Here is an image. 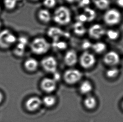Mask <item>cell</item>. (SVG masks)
Here are the masks:
<instances>
[{
    "label": "cell",
    "instance_id": "obj_16",
    "mask_svg": "<svg viewBox=\"0 0 123 122\" xmlns=\"http://www.w3.org/2000/svg\"><path fill=\"white\" fill-rule=\"evenodd\" d=\"M25 67L27 70L30 72L36 71L38 67V61L33 58H29L25 62Z\"/></svg>",
    "mask_w": 123,
    "mask_h": 122
},
{
    "label": "cell",
    "instance_id": "obj_28",
    "mask_svg": "<svg viewBox=\"0 0 123 122\" xmlns=\"http://www.w3.org/2000/svg\"><path fill=\"white\" fill-rule=\"evenodd\" d=\"M44 6L48 8H53L56 4V0H43Z\"/></svg>",
    "mask_w": 123,
    "mask_h": 122
},
{
    "label": "cell",
    "instance_id": "obj_39",
    "mask_svg": "<svg viewBox=\"0 0 123 122\" xmlns=\"http://www.w3.org/2000/svg\"></svg>",
    "mask_w": 123,
    "mask_h": 122
},
{
    "label": "cell",
    "instance_id": "obj_26",
    "mask_svg": "<svg viewBox=\"0 0 123 122\" xmlns=\"http://www.w3.org/2000/svg\"><path fill=\"white\" fill-rule=\"evenodd\" d=\"M52 45L55 49L60 50H65L67 47V43L65 41H62L61 40L56 41H53Z\"/></svg>",
    "mask_w": 123,
    "mask_h": 122
},
{
    "label": "cell",
    "instance_id": "obj_10",
    "mask_svg": "<svg viewBox=\"0 0 123 122\" xmlns=\"http://www.w3.org/2000/svg\"><path fill=\"white\" fill-rule=\"evenodd\" d=\"M103 61L108 65L115 66L119 62L120 56L117 52L111 51L105 54L103 57Z\"/></svg>",
    "mask_w": 123,
    "mask_h": 122
},
{
    "label": "cell",
    "instance_id": "obj_35",
    "mask_svg": "<svg viewBox=\"0 0 123 122\" xmlns=\"http://www.w3.org/2000/svg\"><path fill=\"white\" fill-rule=\"evenodd\" d=\"M2 27V23L1 21L0 20V31H1Z\"/></svg>",
    "mask_w": 123,
    "mask_h": 122
},
{
    "label": "cell",
    "instance_id": "obj_25",
    "mask_svg": "<svg viewBox=\"0 0 123 122\" xmlns=\"http://www.w3.org/2000/svg\"><path fill=\"white\" fill-rule=\"evenodd\" d=\"M105 34L108 38L112 41L116 40L119 37V32L118 31L113 29H109L106 31Z\"/></svg>",
    "mask_w": 123,
    "mask_h": 122
},
{
    "label": "cell",
    "instance_id": "obj_19",
    "mask_svg": "<svg viewBox=\"0 0 123 122\" xmlns=\"http://www.w3.org/2000/svg\"><path fill=\"white\" fill-rule=\"evenodd\" d=\"M84 104L86 108L90 110L94 109L96 106V100L92 96L88 95L84 100Z\"/></svg>",
    "mask_w": 123,
    "mask_h": 122
},
{
    "label": "cell",
    "instance_id": "obj_21",
    "mask_svg": "<svg viewBox=\"0 0 123 122\" xmlns=\"http://www.w3.org/2000/svg\"><path fill=\"white\" fill-rule=\"evenodd\" d=\"M92 48L97 54H101L106 50V45L104 42L99 41L92 44Z\"/></svg>",
    "mask_w": 123,
    "mask_h": 122
},
{
    "label": "cell",
    "instance_id": "obj_22",
    "mask_svg": "<svg viewBox=\"0 0 123 122\" xmlns=\"http://www.w3.org/2000/svg\"><path fill=\"white\" fill-rule=\"evenodd\" d=\"M93 3L97 8L101 10H106L110 5L109 0H93Z\"/></svg>",
    "mask_w": 123,
    "mask_h": 122
},
{
    "label": "cell",
    "instance_id": "obj_24",
    "mask_svg": "<svg viewBox=\"0 0 123 122\" xmlns=\"http://www.w3.org/2000/svg\"><path fill=\"white\" fill-rule=\"evenodd\" d=\"M42 100V103L47 107H51L56 103V99L53 96H46Z\"/></svg>",
    "mask_w": 123,
    "mask_h": 122
},
{
    "label": "cell",
    "instance_id": "obj_11",
    "mask_svg": "<svg viewBox=\"0 0 123 122\" xmlns=\"http://www.w3.org/2000/svg\"><path fill=\"white\" fill-rule=\"evenodd\" d=\"M28 40L25 36H20L17 39L14 52L17 56H22L25 52L26 47L28 44Z\"/></svg>",
    "mask_w": 123,
    "mask_h": 122
},
{
    "label": "cell",
    "instance_id": "obj_2",
    "mask_svg": "<svg viewBox=\"0 0 123 122\" xmlns=\"http://www.w3.org/2000/svg\"><path fill=\"white\" fill-rule=\"evenodd\" d=\"M50 44L47 40L42 37H36L32 40L30 48L32 52L35 55H43L50 50Z\"/></svg>",
    "mask_w": 123,
    "mask_h": 122
},
{
    "label": "cell",
    "instance_id": "obj_3",
    "mask_svg": "<svg viewBox=\"0 0 123 122\" xmlns=\"http://www.w3.org/2000/svg\"><path fill=\"white\" fill-rule=\"evenodd\" d=\"M17 36L8 29L0 31V48L6 49L10 48L17 43Z\"/></svg>",
    "mask_w": 123,
    "mask_h": 122
},
{
    "label": "cell",
    "instance_id": "obj_1",
    "mask_svg": "<svg viewBox=\"0 0 123 122\" xmlns=\"http://www.w3.org/2000/svg\"><path fill=\"white\" fill-rule=\"evenodd\" d=\"M54 22L58 25L65 26L70 23L72 19V13L67 6H62L57 8L53 16Z\"/></svg>",
    "mask_w": 123,
    "mask_h": 122
},
{
    "label": "cell",
    "instance_id": "obj_14",
    "mask_svg": "<svg viewBox=\"0 0 123 122\" xmlns=\"http://www.w3.org/2000/svg\"><path fill=\"white\" fill-rule=\"evenodd\" d=\"M78 59L77 52L73 50H69L67 51L64 57L65 64L68 66H73L75 65L77 62Z\"/></svg>",
    "mask_w": 123,
    "mask_h": 122
},
{
    "label": "cell",
    "instance_id": "obj_15",
    "mask_svg": "<svg viewBox=\"0 0 123 122\" xmlns=\"http://www.w3.org/2000/svg\"><path fill=\"white\" fill-rule=\"evenodd\" d=\"M37 17L42 23H48L51 20L52 16L50 12L46 9H41L37 13Z\"/></svg>",
    "mask_w": 123,
    "mask_h": 122
},
{
    "label": "cell",
    "instance_id": "obj_8",
    "mask_svg": "<svg viewBox=\"0 0 123 122\" xmlns=\"http://www.w3.org/2000/svg\"><path fill=\"white\" fill-rule=\"evenodd\" d=\"M47 35L48 37L52 39L53 41L60 40L63 37L68 38L70 36L69 33L62 30L61 28L55 27H51L48 28L47 31Z\"/></svg>",
    "mask_w": 123,
    "mask_h": 122
},
{
    "label": "cell",
    "instance_id": "obj_30",
    "mask_svg": "<svg viewBox=\"0 0 123 122\" xmlns=\"http://www.w3.org/2000/svg\"><path fill=\"white\" fill-rule=\"evenodd\" d=\"M92 44L88 40H85L82 43V48L84 50H87L90 48H92Z\"/></svg>",
    "mask_w": 123,
    "mask_h": 122
},
{
    "label": "cell",
    "instance_id": "obj_7",
    "mask_svg": "<svg viewBox=\"0 0 123 122\" xmlns=\"http://www.w3.org/2000/svg\"><path fill=\"white\" fill-rule=\"evenodd\" d=\"M80 62L82 67L89 69L95 65L96 63V58L89 51H85L80 56Z\"/></svg>",
    "mask_w": 123,
    "mask_h": 122
},
{
    "label": "cell",
    "instance_id": "obj_36",
    "mask_svg": "<svg viewBox=\"0 0 123 122\" xmlns=\"http://www.w3.org/2000/svg\"><path fill=\"white\" fill-rule=\"evenodd\" d=\"M32 1H38V0H31Z\"/></svg>",
    "mask_w": 123,
    "mask_h": 122
},
{
    "label": "cell",
    "instance_id": "obj_33",
    "mask_svg": "<svg viewBox=\"0 0 123 122\" xmlns=\"http://www.w3.org/2000/svg\"><path fill=\"white\" fill-rule=\"evenodd\" d=\"M66 1L69 3H74L80 1V0H65Z\"/></svg>",
    "mask_w": 123,
    "mask_h": 122
},
{
    "label": "cell",
    "instance_id": "obj_18",
    "mask_svg": "<svg viewBox=\"0 0 123 122\" xmlns=\"http://www.w3.org/2000/svg\"><path fill=\"white\" fill-rule=\"evenodd\" d=\"M83 13L85 14L87 18V22H91L95 20L97 16L96 11L92 8L86 7L84 8Z\"/></svg>",
    "mask_w": 123,
    "mask_h": 122
},
{
    "label": "cell",
    "instance_id": "obj_32",
    "mask_svg": "<svg viewBox=\"0 0 123 122\" xmlns=\"http://www.w3.org/2000/svg\"><path fill=\"white\" fill-rule=\"evenodd\" d=\"M117 3L118 6L123 8V0H117Z\"/></svg>",
    "mask_w": 123,
    "mask_h": 122
},
{
    "label": "cell",
    "instance_id": "obj_13",
    "mask_svg": "<svg viewBox=\"0 0 123 122\" xmlns=\"http://www.w3.org/2000/svg\"><path fill=\"white\" fill-rule=\"evenodd\" d=\"M42 100L37 97H33L29 98L25 103V107L28 111L34 112L37 111L40 107Z\"/></svg>",
    "mask_w": 123,
    "mask_h": 122
},
{
    "label": "cell",
    "instance_id": "obj_34",
    "mask_svg": "<svg viewBox=\"0 0 123 122\" xmlns=\"http://www.w3.org/2000/svg\"><path fill=\"white\" fill-rule=\"evenodd\" d=\"M3 95L2 94L1 92H0V103L3 100Z\"/></svg>",
    "mask_w": 123,
    "mask_h": 122
},
{
    "label": "cell",
    "instance_id": "obj_23",
    "mask_svg": "<svg viewBox=\"0 0 123 122\" xmlns=\"http://www.w3.org/2000/svg\"><path fill=\"white\" fill-rule=\"evenodd\" d=\"M18 2L19 0H3V5L7 10L12 11L17 7Z\"/></svg>",
    "mask_w": 123,
    "mask_h": 122
},
{
    "label": "cell",
    "instance_id": "obj_5",
    "mask_svg": "<svg viewBox=\"0 0 123 122\" xmlns=\"http://www.w3.org/2000/svg\"><path fill=\"white\" fill-rule=\"evenodd\" d=\"M82 77V72L78 69H71L67 70L63 74L66 83L70 84H75L80 81Z\"/></svg>",
    "mask_w": 123,
    "mask_h": 122
},
{
    "label": "cell",
    "instance_id": "obj_37",
    "mask_svg": "<svg viewBox=\"0 0 123 122\" xmlns=\"http://www.w3.org/2000/svg\"><path fill=\"white\" fill-rule=\"evenodd\" d=\"M1 5L0 4V12L1 11Z\"/></svg>",
    "mask_w": 123,
    "mask_h": 122
},
{
    "label": "cell",
    "instance_id": "obj_17",
    "mask_svg": "<svg viewBox=\"0 0 123 122\" xmlns=\"http://www.w3.org/2000/svg\"><path fill=\"white\" fill-rule=\"evenodd\" d=\"M74 32L79 36H82L85 34L86 30L84 23L80 22H75L73 26Z\"/></svg>",
    "mask_w": 123,
    "mask_h": 122
},
{
    "label": "cell",
    "instance_id": "obj_29",
    "mask_svg": "<svg viewBox=\"0 0 123 122\" xmlns=\"http://www.w3.org/2000/svg\"><path fill=\"white\" fill-rule=\"evenodd\" d=\"M77 22H80L82 23H84L85 22H87L86 17L85 16V15L84 13L79 14L77 16Z\"/></svg>",
    "mask_w": 123,
    "mask_h": 122
},
{
    "label": "cell",
    "instance_id": "obj_38",
    "mask_svg": "<svg viewBox=\"0 0 123 122\" xmlns=\"http://www.w3.org/2000/svg\"><path fill=\"white\" fill-rule=\"evenodd\" d=\"M122 107L123 109V101L122 102Z\"/></svg>",
    "mask_w": 123,
    "mask_h": 122
},
{
    "label": "cell",
    "instance_id": "obj_4",
    "mask_svg": "<svg viewBox=\"0 0 123 122\" xmlns=\"http://www.w3.org/2000/svg\"><path fill=\"white\" fill-rule=\"evenodd\" d=\"M122 19V15L118 10L111 8L107 10L103 15V20L108 26H113L120 23Z\"/></svg>",
    "mask_w": 123,
    "mask_h": 122
},
{
    "label": "cell",
    "instance_id": "obj_31",
    "mask_svg": "<svg viewBox=\"0 0 123 122\" xmlns=\"http://www.w3.org/2000/svg\"><path fill=\"white\" fill-rule=\"evenodd\" d=\"M92 0H80V5L81 6L84 8L88 7V5L91 3Z\"/></svg>",
    "mask_w": 123,
    "mask_h": 122
},
{
    "label": "cell",
    "instance_id": "obj_27",
    "mask_svg": "<svg viewBox=\"0 0 123 122\" xmlns=\"http://www.w3.org/2000/svg\"><path fill=\"white\" fill-rule=\"evenodd\" d=\"M119 73V71L118 68L112 67L107 70L106 74L107 77L110 78H113L117 77Z\"/></svg>",
    "mask_w": 123,
    "mask_h": 122
},
{
    "label": "cell",
    "instance_id": "obj_6",
    "mask_svg": "<svg viewBox=\"0 0 123 122\" xmlns=\"http://www.w3.org/2000/svg\"><path fill=\"white\" fill-rule=\"evenodd\" d=\"M41 65L43 69L48 72L55 73L56 72L58 63L56 59L52 56H48L41 61Z\"/></svg>",
    "mask_w": 123,
    "mask_h": 122
},
{
    "label": "cell",
    "instance_id": "obj_20",
    "mask_svg": "<svg viewBox=\"0 0 123 122\" xmlns=\"http://www.w3.org/2000/svg\"><path fill=\"white\" fill-rule=\"evenodd\" d=\"M92 89V86L89 81L83 82L80 86V91L82 94H87L91 92Z\"/></svg>",
    "mask_w": 123,
    "mask_h": 122
},
{
    "label": "cell",
    "instance_id": "obj_9",
    "mask_svg": "<svg viewBox=\"0 0 123 122\" xmlns=\"http://www.w3.org/2000/svg\"><path fill=\"white\" fill-rule=\"evenodd\" d=\"M106 33L105 28L101 24L96 23L90 27L88 30L89 36L92 39H100Z\"/></svg>",
    "mask_w": 123,
    "mask_h": 122
},
{
    "label": "cell",
    "instance_id": "obj_12",
    "mask_svg": "<svg viewBox=\"0 0 123 122\" xmlns=\"http://www.w3.org/2000/svg\"><path fill=\"white\" fill-rule=\"evenodd\" d=\"M42 89L45 92H53L56 88V81L50 78H45L42 80L40 84Z\"/></svg>",
    "mask_w": 123,
    "mask_h": 122
}]
</instances>
